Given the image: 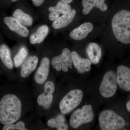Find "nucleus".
Segmentation results:
<instances>
[{"label": "nucleus", "instance_id": "obj_18", "mask_svg": "<svg viewBox=\"0 0 130 130\" xmlns=\"http://www.w3.org/2000/svg\"><path fill=\"white\" fill-rule=\"evenodd\" d=\"M0 58L6 67L9 69H12L13 63L11 58V51L6 44H2L0 46Z\"/></svg>", "mask_w": 130, "mask_h": 130}, {"label": "nucleus", "instance_id": "obj_19", "mask_svg": "<svg viewBox=\"0 0 130 130\" xmlns=\"http://www.w3.org/2000/svg\"><path fill=\"white\" fill-rule=\"evenodd\" d=\"M13 16V18L26 27H30L33 23V19L32 17L21 9H18L15 10Z\"/></svg>", "mask_w": 130, "mask_h": 130}, {"label": "nucleus", "instance_id": "obj_11", "mask_svg": "<svg viewBox=\"0 0 130 130\" xmlns=\"http://www.w3.org/2000/svg\"><path fill=\"white\" fill-rule=\"evenodd\" d=\"M93 28V24L91 23H85L72 31L70 33V37L74 40H83L92 31Z\"/></svg>", "mask_w": 130, "mask_h": 130}, {"label": "nucleus", "instance_id": "obj_21", "mask_svg": "<svg viewBox=\"0 0 130 130\" xmlns=\"http://www.w3.org/2000/svg\"><path fill=\"white\" fill-rule=\"evenodd\" d=\"M53 99V94H47L43 92L38 96L37 103L38 105L45 109H48L50 107Z\"/></svg>", "mask_w": 130, "mask_h": 130}, {"label": "nucleus", "instance_id": "obj_27", "mask_svg": "<svg viewBox=\"0 0 130 130\" xmlns=\"http://www.w3.org/2000/svg\"><path fill=\"white\" fill-rule=\"evenodd\" d=\"M32 1L36 6L39 7L42 5L44 0H32Z\"/></svg>", "mask_w": 130, "mask_h": 130}, {"label": "nucleus", "instance_id": "obj_4", "mask_svg": "<svg viewBox=\"0 0 130 130\" xmlns=\"http://www.w3.org/2000/svg\"><path fill=\"white\" fill-rule=\"evenodd\" d=\"M82 90L74 89L71 91L63 98L60 103L59 107L61 113L67 114L80 104L83 97Z\"/></svg>", "mask_w": 130, "mask_h": 130}, {"label": "nucleus", "instance_id": "obj_9", "mask_svg": "<svg viewBox=\"0 0 130 130\" xmlns=\"http://www.w3.org/2000/svg\"><path fill=\"white\" fill-rule=\"evenodd\" d=\"M4 22L10 30L16 32L19 36L25 38L29 36V31L28 28L13 17H5Z\"/></svg>", "mask_w": 130, "mask_h": 130}, {"label": "nucleus", "instance_id": "obj_15", "mask_svg": "<svg viewBox=\"0 0 130 130\" xmlns=\"http://www.w3.org/2000/svg\"><path fill=\"white\" fill-rule=\"evenodd\" d=\"M38 61L39 59L36 55L29 56L22 66L20 73L21 76L26 77L33 72L37 67Z\"/></svg>", "mask_w": 130, "mask_h": 130}, {"label": "nucleus", "instance_id": "obj_6", "mask_svg": "<svg viewBox=\"0 0 130 130\" xmlns=\"http://www.w3.org/2000/svg\"><path fill=\"white\" fill-rule=\"evenodd\" d=\"M117 75L113 71L105 73L100 85V93L105 98L112 97L116 93L118 86Z\"/></svg>", "mask_w": 130, "mask_h": 130}, {"label": "nucleus", "instance_id": "obj_25", "mask_svg": "<svg viewBox=\"0 0 130 130\" xmlns=\"http://www.w3.org/2000/svg\"><path fill=\"white\" fill-rule=\"evenodd\" d=\"M55 90V85L53 82L49 81L45 83L44 87V92L48 94H53Z\"/></svg>", "mask_w": 130, "mask_h": 130}, {"label": "nucleus", "instance_id": "obj_30", "mask_svg": "<svg viewBox=\"0 0 130 130\" xmlns=\"http://www.w3.org/2000/svg\"><path fill=\"white\" fill-rule=\"evenodd\" d=\"M18 1V0H11L13 2H16L17 1Z\"/></svg>", "mask_w": 130, "mask_h": 130}, {"label": "nucleus", "instance_id": "obj_22", "mask_svg": "<svg viewBox=\"0 0 130 130\" xmlns=\"http://www.w3.org/2000/svg\"><path fill=\"white\" fill-rule=\"evenodd\" d=\"M71 6L68 4H66L62 2H59L55 6L50 7L48 8L50 12L54 11L59 14H65L71 10Z\"/></svg>", "mask_w": 130, "mask_h": 130}, {"label": "nucleus", "instance_id": "obj_14", "mask_svg": "<svg viewBox=\"0 0 130 130\" xmlns=\"http://www.w3.org/2000/svg\"><path fill=\"white\" fill-rule=\"evenodd\" d=\"M76 10L71 9L69 12L63 14L53 22L52 26L55 29H62L68 26L74 19L76 16Z\"/></svg>", "mask_w": 130, "mask_h": 130}, {"label": "nucleus", "instance_id": "obj_28", "mask_svg": "<svg viewBox=\"0 0 130 130\" xmlns=\"http://www.w3.org/2000/svg\"><path fill=\"white\" fill-rule=\"evenodd\" d=\"M60 1L64 3L68 4L72 2L73 0H60Z\"/></svg>", "mask_w": 130, "mask_h": 130}, {"label": "nucleus", "instance_id": "obj_17", "mask_svg": "<svg viewBox=\"0 0 130 130\" xmlns=\"http://www.w3.org/2000/svg\"><path fill=\"white\" fill-rule=\"evenodd\" d=\"M49 28L46 25L40 26L36 31L32 34L30 37V42L31 44H40L44 41L48 35Z\"/></svg>", "mask_w": 130, "mask_h": 130}, {"label": "nucleus", "instance_id": "obj_5", "mask_svg": "<svg viewBox=\"0 0 130 130\" xmlns=\"http://www.w3.org/2000/svg\"><path fill=\"white\" fill-rule=\"evenodd\" d=\"M94 113L90 105L83 106L73 112L70 119V124L72 128L76 129L83 124L93 121Z\"/></svg>", "mask_w": 130, "mask_h": 130}, {"label": "nucleus", "instance_id": "obj_20", "mask_svg": "<svg viewBox=\"0 0 130 130\" xmlns=\"http://www.w3.org/2000/svg\"><path fill=\"white\" fill-rule=\"evenodd\" d=\"M47 125L50 128H56L58 130H66L68 129V126L66 123V119L63 114L59 115L56 118L49 120Z\"/></svg>", "mask_w": 130, "mask_h": 130}, {"label": "nucleus", "instance_id": "obj_12", "mask_svg": "<svg viewBox=\"0 0 130 130\" xmlns=\"http://www.w3.org/2000/svg\"><path fill=\"white\" fill-rule=\"evenodd\" d=\"M71 54L73 63L78 72L82 74L90 71L92 63L90 60L81 58L76 51H73Z\"/></svg>", "mask_w": 130, "mask_h": 130}, {"label": "nucleus", "instance_id": "obj_24", "mask_svg": "<svg viewBox=\"0 0 130 130\" xmlns=\"http://www.w3.org/2000/svg\"><path fill=\"white\" fill-rule=\"evenodd\" d=\"M25 124L23 121H19L15 124H12L5 125L3 128V130H27L26 128Z\"/></svg>", "mask_w": 130, "mask_h": 130}, {"label": "nucleus", "instance_id": "obj_1", "mask_svg": "<svg viewBox=\"0 0 130 130\" xmlns=\"http://www.w3.org/2000/svg\"><path fill=\"white\" fill-rule=\"evenodd\" d=\"M22 103L17 96L7 94L0 101V122L3 124L16 122L21 117Z\"/></svg>", "mask_w": 130, "mask_h": 130}, {"label": "nucleus", "instance_id": "obj_23", "mask_svg": "<svg viewBox=\"0 0 130 130\" xmlns=\"http://www.w3.org/2000/svg\"><path fill=\"white\" fill-rule=\"evenodd\" d=\"M28 51L25 47H22L14 57V65L15 67H19L25 60L28 56Z\"/></svg>", "mask_w": 130, "mask_h": 130}, {"label": "nucleus", "instance_id": "obj_10", "mask_svg": "<svg viewBox=\"0 0 130 130\" xmlns=\"http://www.w3.org/2000/svg\"><path fill=\"white\" fill-rule=\"evenodd\" d=\"M50 61L47 57L43 58L41 64L35 76V81L38 84H42L46 80L49 74Z\"/></svg>", "mask_w": 130, "mask_h": 130}, {"label": "nucleus", "instance_id": "obj_16", "mask_svg": "<svg viewBox=\"0 0 130 130\" xmlns=\"http://www.w3.org/2000/svg\"><path fill=\"white\" fill-rule=\"evenodd\" d=\"M87 54L91 63L96 64L100 62L102 56L101 47L95 43H89L86 48Z\"/></svg>", "mask_w": 130, "mask_h": 130}, {"label": "nucleus", "instance_id": "obj_26", "mask_svg": "<svg viewBox=\"0 0 130 130\" xmlns=\"http://www.w3.org/2000/svg\"><path fill=\"white\" fill-rule=\"evenodd\" d=\"M49 14L48 18L51 21H54L59 17L60 14L54 11L50 12Z\"/></svg>", "mask_w": 130, "mask_h": 130}, {"label": "nucleus", "instance_id": "obj_3", "mask_svg": "<svg viewBox=\"0 0 130 130\" xmlns=\"http://www.w3.org/2000/svg\"><path fill=\"white\" fill-rule=\"evenodd\" d=\"M99 122L102 130H118L125 126V120L121 116L111 110H105L100 114Z\"/></svg>", "mask_w": 130, "mask_h": 130}, {"label": "nucleus", "instance_id": "obj_13", "mask_svg": "<svg viewBox=\"0 0 130 130\" xmlns=\"http://www.w3.org/2000/svg\"><path fill=\"white\" fill-rule=\"evenodd\" d=\"M105 0H83L82 5L83 7L84 14H88L91 10L94 7L97 8L101 11L106 12L108 9V6L105 3Z\"/></svg>", "mask_w": 130, "mask_h": 130}, {"label": "nucleus", "instance_id": "obj_29", "mask_svg": "<svg viewBox=\"0 0 130 130\" xmlns=\"http://www.w3.org/2000/svg\"><path fill=\"white\" fill-rule=\"evenodd\" d=\"M126 107L128 111L130 112V101L127 103L126 105Z\"/></svg>", "mask_w": 130, "mask_h": 130}, {"label": "nucleus", "instance_id": "obj_8", "mask_svg": "<svg viewBox=\"0 0 130 130\" xmlns=\"http://www.w3.org/2000/svg\"><path fill=\"white\" fill-rule=\"evenodd\" d=\"M117 80L120 88L126 91H130V69L123 65L118 67Z\"/></svg>", "mask_w": 130, "mask_h": 130}, {"label": "nucleus", "instance_id": "obj_7", "mask_svg": "<svg viewBox=\"0 0 130 130\" xmlns=\"http://www.w3.org/2000/svg\"><path fill=\"white\" fill-rule=\"evenodd\" d=\"M73 63L71 53L67 48L64 49L61 54L54 57L51 60L52 66L58 71L62 70L63 72H67L68 67L72 68Z\"/></svg>", "mask_w": 130, "mask_h": 130}, {"label": "nucleus", "instance_id": "obj_2", "mask_svg": "<svg viewBox=\"0 0 130 130\" xmlns=\"http://www.w3.org/2000/svg\"><path fill=\"white\" fill-rule=\"evenodd\" d=\"M112 27L114 35L119 41L124 44L130 43V11L123 10L113 18Z\"/></svg>", "mask_w": 130, "mask_h": 130}]
</instances>
